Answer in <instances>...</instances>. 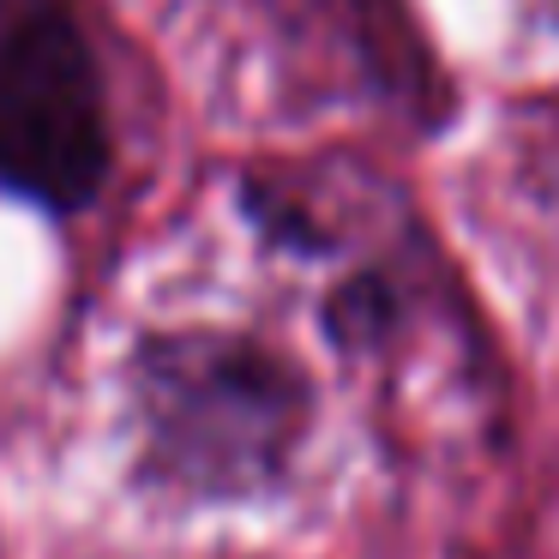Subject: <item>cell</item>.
<instances>
[{
	"label": "cell",
	"instance_id": "obj_1",
	"mask_svg": "<svg viewBox=\"0 0 559 559\" xmlns=\"http://www.w3.org/2000/svg\"><path fill=\"white\" fill-rule=\"evenodd\" d=\"M139 457L187 499H253L289 475L313 385L283 349L247 331H163L127 367Z\"/></svg>",
	"mask_w": 559,
	"mask_h": 559
},
{
	"label": "cell",
	"instance_id": "obj_2",
	"mask_svg": "<svg viewBox=\"0 0 559 559\" xmlns=\"http://www.w3.org/2000/svg\"><path fill=\"white\" fill-rule=\"evenodd\" d=\"M103 73L67 0H0V187L85 211L109 181Z\"/></svg>",
	"mask_w": 559,
	"mask_h": 559
},
{
	"label": "cell",
	"instance_id": "obj_3",
	"mask_svg": "<svg viewBox=\"0 0 559 559\" xmlns=\"http://www.w3.org/2000/svg\"><path fill=\"white\" fill-rule=\"evenodd\" d=\"M391 319H397V295H391V283L373 277V271H367V277H349L325 301V325L343 349H373L391 331Z\"/></svg>",
	"mask_w": 559,
	"mask_h": 559
}]
</instances>
